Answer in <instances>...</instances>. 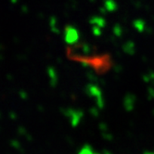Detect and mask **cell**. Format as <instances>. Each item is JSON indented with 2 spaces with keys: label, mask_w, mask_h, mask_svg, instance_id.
Listing matches in <instances>:
<instances>
[{
  "label": "cell",
  "mask_w": 154,
  "mask_h": 154,
  "mask_svg": "<svg viewBox=\"0 0 154 154\" xmlns=\"http://www.w3.org/2000/svg\"><path fill=\"white\" fill-rule=\"evenodd\" d=\"M78 39V35L75 30H67V35H66V41L68 43H74Z\"/></svg>",
  "instance_id": "1"
},
{
  "label": "cell",
  "mask_w": 154,
  "mask_h": 154,
  "mask_svg": "<svg viewBox=\"0 0 154 154\" xmlns=\"http://www.w3.org/2000/svg\"><path fill=\"white\" fill-rule=\"evenodd\" d=\"M80 154H96V153L93 151V149H91V147H89V146H85V147H84V148L81 149Z\"/></svg>",
  "instance_id": "2"
}]
</instances>
